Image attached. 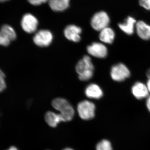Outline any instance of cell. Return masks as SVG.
I'll return each mask as SVG.
<instances>
[{
  "label": "cell",
  "mask_w": 150,
  "mask_h": 150,
  "mask_svg": "<svg viewBox=\"0 0 150 150\" xmlns=\"http://www.w3.org/2000/svg\"><path fill=\"white\" fill-rule=\"evenodd\" d=\"M95 105L89 100H83L77 105L78 114L83 120L87 121L93 119L95 115Z\"/></svg>",
  "instance_id": "obj_4"
},
{
  "label": "cell",
  "mask_w": 150,
  "mask_h": 150,
  "mask_svg": "<svg viewBox=\"0 0 150 150\" xmlns=\"http://www.w3.org/2000/svg\"><path fill=\"white\" fill-rule=\"evenodd\" d=\"M146 85L147 86L148 90H149L150 94V77L148 78V80L147 81Z\"/></svg>",
  "instance_id": "obj_24"
},
{
  "label": "cell",
  "mask_w": 150,
  "mask_h": 150,
  "mask_svg": "<svg viewBox=\"0 0 150 150\" xmlns=\"http://www.w3.org/2000/svg\"><path fill=\"white\" fill-rule=\"evenodd\" d=\"M48 0H28L30 4L33 6L40 5L48 1Z\"/></svg>",
  "instance_id": "obj_21"
},
{
  "label": "cell",
  "mask_w": 150,
  "mask_h": 150,
  "mask_svg": "<svg viewBox=\"0 0 150 150\" xmlns=\"http://www.w3.org/2000/svg\"><path fill=\"white\" fill-rule=\"evenodd\" d=\"M45 120L47 124L52 128H55L60 122H63L62 116L53 111H48L45 115Z\"/></svg>",
  "instance_id": "obj_16"
},
{
  "label": "cell",
  "mask_w": 150,
  "mask_h": 150,
  "mask_svg": "<svg viewBox=\"0 0 150 150\" xmlns=\"http://www.w3.org/2000/svg\"><path fill=\"white\" fill-rule=\"evenodd\" d=\"M52 105L54 109L59 111L64 122L71 121L75 114L73 106L64 98H58L53 100Z\"/></svg>",
  "instance_id": "obj_2"
},
{
  "label": "cell",
  "mask_w": 150,
  "mask_h": 150,
  "mask_svg": "<svg viewBox=\"0 0 150 150\" xmlns=\"http://www.w3.org/2000/svg\"><path fill=\"white\" fill-rule=\"evenodd\" d=\"M5 75L4 72L0 69V93L2 92L6 88Z\"/></svg>",
  "instance_id": "obj_19"
},
{
  "label": "cell",
  "mask_w": 150,
  "mask_h": 150,
  "mask_svg": "<svg viewBox=\"0 0 150 150\" xmlns=\"http://www.w3.org/2000/svg\"><path fill=\"white\" fill-rule=\"evenodd\" d=\"M37 18L31 13L25 14L21 19V26L23 30L28 33H32L36 31L38 26Z\"/></svg>",
  "instance_id": "obj_7"
},
{
  "label": "cell",
  "mask_w": 150,
  "mask_h": 150,
  "mask_svg": "<svg viewBox=\"0 0 150 150\" xmlns=\"http://www.w3.org/2000/svg\"><path fill=\"white\" fill-rule=\"evenodd\" d=\"M146 75V76L148 78L150 77V68L148 69L147 71Z\"/></svg>",
  "instance_id": "obj_25"
},
{
  "label": "cell",
  "mask_w": 150,
  "mask_h": 150,
  "mask_svg": "<svg viewBox=\"0 0 150 150\" xmlns=\"http://www.w3.org/2000/svg\"><path fill=\"white\" fill-rule=\"evenodd\" d=\"M146 105L148 111L150 112V94L146 98Z\"/></svg>",
  "instance_id": "obj_23"
},
{
  "label": "cell",
  "mask_w": 150,
  "mask_h": 150,
  "mask_svg": "<svg viewBox=\"0 0 150 150\" xmlns=\"http://www.w3.org/2000/svg\"><path fill=\"white\" fill-rule=\"evenodd\" d=\"M11 41L7 39L0 33V45L7 46L9 45Z\"/></svg>",
  "instance_id": "obj_22"
},
{
  "label": "cell",
  "mask_w": 150,
  "mask_h": 150,
  "mask_svg": "<svg viewBox=\"0 0 150 150\" xmlns=\"http://www.w3.org/2000/svg\"><path fill=\"white\" fill-rule=\"evenodd\" d=\"M131 72L128 67L123 63H118L113 65L110 71V77L112 80L121 82L129 79Z\"/></svg>",
  "instance_id": "obj_3"
},
{
  "label": "cell",
  "mask_w": 150,
  "mask_h": 150,
  "mask_svg": "<svg viewBox=\"0 0 150 150\" xmlns=\"http://www.w3.org/2000/svg\"><path fill=\"white\" fill-rule=\"evenodd\" d=\"M110 23V18L106 12L100 11L95 14L91 21V27L98 31L108 27Z\"/></svg>",
  "instance_id": "obj_5"
},
{
  "label": "cell",
  "mask_w": 150,
  "mask_h": 150,
  "mask_svg": "<svg viewBox=\"0 0 150 150\" xmlns=\"http://www.w3.org/2000/svg\"><path fill=\"white\" fill-rule=\"evenodd\" d=\"M139 5L147 11H150V0H139Z\"/></svg>",
  "instance_id": "obj_20"
},
{
  "label": "cell",
  "mask_w": 150,
  "mask_h": 150,
  "mask_svg": "<svg viewBox=\"0 0 150 150\" xmlns=\"http://www.w3.org/2000/svg\"><path fill=\"white\" fill-rule=\"evenodd\" d=\"M8 0H0V2H4L7 1Z\"/></svg>",
  "instance_id": "obj_28"
},
{
  "label": "cell",
  "mask_w": 150,
  "mask_h": 150,
  "mask_svg": "<svg viewBox=\"0 0 150 150\" xmlns=\"http://www.w3.org/2000/svg\"><path fill=\"white\" fill-rule=\"evenodd\" d=\"M82 31L81 28L79 26L74 24L69 25L65 28L64 35L68 40L77 43L80 41Z\"/></svg>",
  "instance_id": "obj_10"
},
{
  "label": "cell",
  "mask_w": 150,
  "mask_h": 150,
  "mask_svg": "<svg viewBox=\"0 0 150 150\" xmlns=\"http://www.w3.org/2000/svg\"><path fill=\"white\" fill-rule=\"evenodd\" d=\"M86 96L91 99H99L103 95L102 89L95 83L88 85L85 90Z\"/></svg>",
  "instance_id": "obj_13"
},
{
  "label": "cell",
  "mask_w": 150,
  "mask_h": 150,
  "mask_svg": "<svg viewBox=\"0 0 150 150\" xmlns=\"http://www.w3.org/2000/svg\"><path fill=\"white\" fill-rule=\"evenodd\" d=\"M115 31L108 26L100 31L99 38L103 43L112 44L115 40Z\"/></svg>",
  "instance_id": "obj_14"
},
{
  "label": "cell",
  "mask_w": 150,
  "mask_h": 150,
  "mask_svg": "<svg viewBox=\"0 0 150 150\" xmlns=\"http://www.w3.org/2000/svg\"><path fill=\"white\" fill-rule=\"evenodd\" d=\"M50 8L55 12H62L69 6L70 0H48Z\"/></svg>",
  "instance_id": "obj_15"
},
{
  "label": "cell",
  "mask_w": 150,
  "mask_h": 150,
  "mask_svg": "<svg viewBox=\"0 0 150 150\" xmlns=\"http://www.w3.org/2000/svg\"><path fill=\"white\" fill-rule=\"evenodd\" d=\"M94 67L91 58L85 56L77 64L76 71L81 81H87L93 76Z\"/></svg>",
  "instance_id": "obj_1"
},
{
  "label": "cell",
  "mask_w": 150,
  "mask_h": 150,
  "mask_svg": "<svg viewBox=\"0 0 150 150\" xmlns=\"http://www.w3.org/2000/svg\"><path fill=\"white\" fill-rule=\"evenodd\" d=\"M53 35L48 30H40L34 35L33 41L36 46L44 47L49 46L53 41Z\"/></svg>",
  "instance_id": "obj_6"
},
{
  "label": "cell",
  "mask_w": 150,
  "mask_h": 150,
  "mask_svg": "<svg viewBox=\"0 0 150 150\" xmlns=\"http://www.w3.org/2000/svg\"><path fill=\"white\" fill-rule=\"evenodd\" d=\"M137 20L134 17H127L123 22L120 23L118 25V28L121 31L126 35H133L135 31Z\"/></svg>",
  "instance_id": "obj_11"
},
{
  "label": "cell",
  "mask_w": 150,
  "mask_h": 150,
  "mask_svg": "<svg viewBox=\"0 0 150 150\" xmlns=\"http://www.w3.org/2000/svg\"><path fill=\"white\" fill-rule=\"evenodd\" d=\"M135 31L138 36L142 40H150V25L144 21H137Z\"/></svg>",
  "instance_id": "obj_12"
},
{
  "label": "cell",
  "mask_w": 150,
  "mask_h": 150,
  "mask_svg": "<svg viewBox=\"0 0 150 150\" xmlns=\"http://www.w3.org/2000/svg\"><path fill=\"white\" fill-rule=\"evenodd\" d=\"M131 92L134 98L139 100L146 98L150 95L146 84L141 81L136 82L133 84Z\"/></svg>",
  "instance_id": "obj_9"
},
{
  "label": "cell",
  "mask_w": 150,
  "mask_h": 150,
  "mask_svg": "<svg viewBox=\"0 0 150 150\" xmlns=\"http://www.w3.org/2000/svg\"><path fill=\"white\" fill-rule=\"evenodd\" d=\"M88 53L91 56L103 59L107 56L108 51L104 43L100 42H93L87 48Z\"/></svg>",
  "instance_id": "obj_8"
},
{
  "label": "cell",
  "mask_w": 150,
  "mask_h": 150,
  "mask_svg": "<svg viewBox=\"0 0 150 150\" xmlns=\"http://www.w3.org/2000/svg\"><path fill=\"white\" fill-rule=\"evenodd\" d=\"M63 150H74L73 149H71V148H65V149H64Z\"/></svg>",
  "instance_id": "obj_27"
},
{
  "label": "cell",
  "mask_w": 150,
  "mask_h": 150,
  "mask_svg": "<svg viewBox=\"0 0 150 150\" xmlns=\"http://www.w3.org/2000/svg\"><path fill=\"white\" fill-rule=\"evenodd\" d=\"M0 33L5 38L11 41L16 38V33L15 30L8 25H4L1 28Z\"/></svg>",
  "instance_id": "obj_17"
},
{
  "label": "cell",
  "mask_w": 150,
  "mask_h": 150,
  "mask_svg": "<svg viewBox=\"0 0 150 150\" xmlns=\"http://www.w3.org/2000/svg\"><path fill=\"white\" fill-rule=\"evenodd\" d=\"M7 150H18V149H17L15 146H11V147L9 148V149Z\"/></svg>",
  "instance_id": "obj_26"
},
{
  "label": "cell",
  "mask_w": 150,
  "mask_h": 150,
  "mask_svg": "<svg viewBox=\"0 0 150 150\" xmlns=\"http://www.w3.org/2000/svg\"><path fill=\"white\" fill-rule=\"evenodd\" d=\"M96 150H113L112 145L110 141L103 139L97 144Z\"/></svg>",
  "instance_id": "obj_18"
}]
</instances>
